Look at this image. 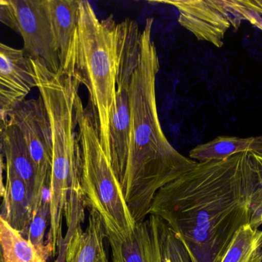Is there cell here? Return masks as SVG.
<instances>
[{"label":"cell","instance_id":"8","mask_svg":"<svg viewBox=\"0 0 262 262\" xmlns=\"http://www.w3.org/2000/svg\"><path fill=\"white\" fill-rule=\"evenodd\" d=\"M23 52L32 60L43 63L55 73L60 72V59L49 14L48 0H11Z\"/></svg>","mask_w":262,"mask_h":262},{"label":"cell","instance_id":"19","mask_svg":"<svg viewBox=\"0 0 262 262\" xmlns=\"http://www.w3.org/2000/svg\"><path fill=\"white\" fill-rule=\"evenodd\" d=\"M50 215L49 188L46 189L34 208L32 221L28 231L27 239L33 245L40 255L47 258L50 256L45 241L46 227Z\"/></svg>","mask_w":262,"mask_h":262},{"label":"cell","instance_id":"11","mask_svg":"<svg viewBox=\"0 0 262 262\" xmlns=\"http://www.w3.org/2000/svg\"><path fill=\"white\" fill-rule=\"evenodd\" d=\"M112 249V262H160L154 217L137 223L134 232L124 240L107 238Z\"/></svg>","mask_w":262,"mask_h":262},{"label":"cell","instance_id":"20","mask_svg":"<svg viewBox=\"0 0 262 262\" xmlns=\"http://www.w3.org/2000/svg\"><path fill=\"white\" fill-rule=\"evenodd\" d=\"M152 217L160 262H190L184 246L173 231L160 218Z\"/></svg>","mask_w":262,"mask_h":262},{"label":"cell","instance_id":"9","mask_svg":"<svg viewBox=\"0 0 262 262\" xmlns=\"http://www.w3.org/2000/svg\"><path fill=\"white\" fill-rule=\"evenodd\" d=\"M158 3L172 5L179 12V23L200 41L218 48L224 44L231 26L238 28L241 22L228 0H180Z\"/></svg>","mask_w":262,"mask_h":262},{"label":"cell","instance_id":"17","mask_svg":"<svg viewBox=\"0 0 262 262\" xmlns=\"http://www.w3.org/2000/svg\"><path fill=\"white\" fill-rule=\"evenodd\" d=\"M0 245L6 262H47L33 245L0 215Z\"/></svg>","mask_w":262,"mask_h":262},{"label":"cell","instance_id":"16","mask_svg":"<svg viewBox=\"0 0 262 262\" xmlns=\"http://www.w3.org/2000/svg\"><path fill=\"white\" fill-rule=\"evenodd\" d=\"M244 152H262V135L239 138L219 136L200 145L189 152V158L197 162L220 161Z\"/></svg>","mask_w":262,"mask_h":262},{"label":"cell","instance_id":"28","mask_svg":"<svg viewBox=\"0 0 262 262\" xmlns=\"http://www.w3.org/2000/svg\"><path fill=\"white\" fill-rule=\"evenodd\" d=\"M0 262H6L4 255H3V249H2L1 245H0Z\"/></svg>","mask_w":262,"mask_h":262},{"label":"cell","instance_id":"4","mask_svg":"<svg viewBox=\"0 0 262 262\" xmlns=\"http://www.w3.org/2000/svg\"><path fill=\"white\" fill-rule=\"evenodd\" d=\"M116 27L113 17L100 20L90 3L80 2L76 33L60 69L87 88L101 146L110 161L109 122L118 63Z\"/></svg>","mask_w":262,"mask_h":262},{"label":"cell","instance_id":"26","mask_svg":"<svg viewBox=\"0 0 262 262\" xmlns=\"http://www.w3.org/2000/svg\"><path fill=\"white\" fill-rule=\"evenodd\" d=\"M252 24L255 25L258 29L262 30V17L261 15H257L255 18H254L253 21H252Z\"/></svg>","mask_w":262,"mask_h":262},{"label":"cell","instance_id":"24","mask_svg":"<svg viewBox=\"0 0 262 262\" xmlns=\"http://www.w3.org/2000/svg\"><path fill=\"white\" fill-rule=\"evenodd\" d=\"M7 119L0 120V198H3L5 195V192H6V186H4V183H3V169L6 168V166H4V163H3V147H2L1 130L3 125H4L5 122H6Z\"/></svg>","mask_w":262,"mask_h":262},{"label":"cell","instance_id":"5","mask_svg":"<svg viewBox=\"0 0 262 262\" xmlns=\"http://www.w3.org/2000/svg\"><path fill=\"white\" fill-rule=\"evenodd\" d=\"M78 132L81 148V186L86 208L101 217L107 238H129L134 221L119 180L104 152L92 112L80 105Z\"/></svg>","mask_w":262,"mask_h":262},{"label":"cell","instance_id":"18","mask_svg":"<svg viewBox=\"0 0 262 262\" xmlns=\"http://www.w3.org/2000/svg\"><path fill=\"white\" fill-rule=\"evenodd\" d=\"M221 262H262V230L259 227L253 224L243 226Z\"/></svg>","mask_w":262,"mask_h":262},{"label":"cell","instance_id":"22","mask_svg":"<svg viewBox=\"0 0 262 262\" xmlns=\"http://www.w3.org/2000/svg\"><path fill=\"white\" fill-rule=\"evenodd\" d=\"M256 170L258 180V215L262 223V152H249Z\"/></svg>","mask_w":262,"mask_h":262},{"label":"cell","instance_id":"27","mask_svg":"<svg viewBox=\"0 0 262 262\" xmlns=\"http://www.w3.org/2000/svg\"><path fill=\"white\" fill-rule=\"evenodd\" d=\"M8 118V115H6V112L3 111V106H2L1 103H0V120H6Z\"/></svg>","mask_w":262,"mask_h":262},{"label":"cell","instance_id":"10","mask_svg":"<svg viewBox=\"0 0 262 262\" xmlns=\"http://www.w3.org/2000/svg\"><path fill=\"white\" fill-rule=\"evenodd\" d=\"M36 86L32 59L0 42V103L6 115Z\"/></svg>","mask_w":262,"mask_h":262},{"label":"cell","instance_id":"15","mask_svg":"<svg viewBox=\"0 0 262 262\" xmlns=\"http://www.w3.org/2000/svg\"><path fill=\"white\" fill-rule=\"evenodd\" d=\"M80 2L78 0H48L61 66L67 58L76 33L79 20Z\"/></svg>","mask_w":262,"mask_h":262},{"label":"cell","instance_id":"23","mask_svg":"<svg viewBox=\"0 0 262 262\" xmlns=\"http://www.w3.org/2000/svg\"><path fill=\"white\" fill-rule=\"evenodd\" d=\"M74 235L70 232H66V236L63 238L61 244L58 250V256L55 262H66L67 258L68 247H69V243L71 240L73 238Z\"/></svg>","mask_w":262,"mask_h":262},{"label":"cell","instance_id":"14","mask_svg":"<svg viewBox=\"0 0 262 262\" xmlns=\"http://www.w3.org/2000/svg\"><path fill=\"white\" fill-rule=\"evenodd\" d=\"M1 141L6 163L11 165L17 175L25 182L33 203L35 183L33 162L19 129L9 119L5 122L2 128Z\"/></svg>","mask_w":262,"mask_h":262},{"label":"cell","instance_id":"12","mask_svg":"<svg viewBox=\"0 0 262 262\" xmlns=\"http://www.w3.org/2000/svg\"><path fill=\"white\" fill-rule=\"evenodd\" d=\"M6 192L3 197L2 218L20 234L27 237L32 221L33 203L25 182L6 163Z\"/></svg>","mask_w":262,"mask_h":262},{"label":"cell","instance_id":"21","mask_svg":"<svg viewBox=\"0 0 262 262\" xmlns=\"http://www.w3.org/2000/svg\"><path fill=\"white\" fill-rule=\"evenodd\" d=\"M0 23L18 33V23L11 0H0Z\"/></svg>","mask_w":262,"mask_h":262},{"label":"cell","instance_id":"3","mask_svg":"<svg viewBox=\"0 0 262 262\" xmlns=\"http://www.w3.org/2000/svg\"><path fill=\"white\" fill-rule=\"evenodd\" d=\"M32 62L52 132L50 213L59 217L72 196L81 191V148L76 132L78 109L82 103L78 92L81 84L67 74L55 73L43 63Z\"/></svg>","mask_w":262,"mask_h":262},{"label":"cell","instance_id":"25","mask_svg":"<svg viewBox=\"0 0 262 262\" xmlns=\"http://www.w3.org/2000/svg\"><path fill=\"white\" fill-rule=\"evenodd\" d=\"M242 3L255 13L262 15V0H241Z\"/></svg>","mask_w":262,"mask_h":262},{"label":"cell","instance_id":"6","mask_svg":"<svg viewBox=\"0 0 262 262\" xmlns=\"http://www.w3.org/2000/svg\"><path fill=\"white\" fill-rule=\"evenodd\" d=\"M118 63L116 90L109 122L111 164L122 178L128 158L130 129V86L138 63L141 32L138 24L127 18L117 23Z\"/></svg>","mask_w":262,"mask_h":262},{"label":"cell","instance_id":"29","mask_svg":"<svg viewBox=\"0 0 262 262\" xmlns=\"http://www.w3.org/2000/svg\"><path fill=\"white\" fill-rule=\"evenodd\" d=\"M82 198H84V197H82ZM77 198H75V199H77ZM75 199H74V200H75ZM74 200H72V201H74ZM71 203H70V204H71ZM68 208H69V207H68ZM46 246H47L48 249H49V252H50L51 255H56V253H57V252H58V251H57L56 253L54 254L53 252H52V249H51L50 247H49V246H48L47 243H46ZM58 248H59V247H58Z\"/></svg>","mask_w":262,"mask_h":262},{"label":"cell","instance_id":"13","mask_svg":"<svg viewBox=\"0 0 262 262\" xmlns=\"http://www.w3.org/2000/svg\"><path fill=\"white\" fill-rule=\"evenodd\" d=\"M89 226L78 231L69 243L66 262H98L107 255V234L100 215L89 210Z\"/></svg>","mask_w":262,"mask_h":262},{"label":"cell","instance_id":"2","mask_svg":"<svg viewBox=\"0 0 262 262\" xmlns=\"http://www.w3.org/2000/svg\"><path fill=\"white\" fill-rule=\"evenodd\" d=\"M154 18H146L138 63L130 86V129L127 166L120 184L136 223L149 216L157 192L194 167L197 162L176 150L160 126L156 99L160 70L152 39Z\"/></svg>","mask_w":262,"mask_h":262},{"label":"cell","instance_id":"7","mask_svg":"<svg viewBox=\"0 0 262 262\" xmlns=\"http://www.w3.org/2000/svg\"><path fill=\"white\" fill-rule=\"evenodd\" d=\"M8 119L18 127L30 152L35 171L33 210L49 187L52 162V132L41 96L25 99L8 113Z\"/></svg>","mask_w":262,"mask_h":262},{"label":"cell","instance_id":"1","mask_svg":"<svg viewBox=\"0 0 262 262\" xmlns=\"http://www.w3.org/2000/svg\"><path fill=\"white\" fill-rule=\"evenodd\" d=\"M258 196L256 170L244 152L197 163L157 192L149 215L173 231L190 262H221L243 226H261Z\"/></svg>","mask_w":262,"mask_h":262}]
</instances>
